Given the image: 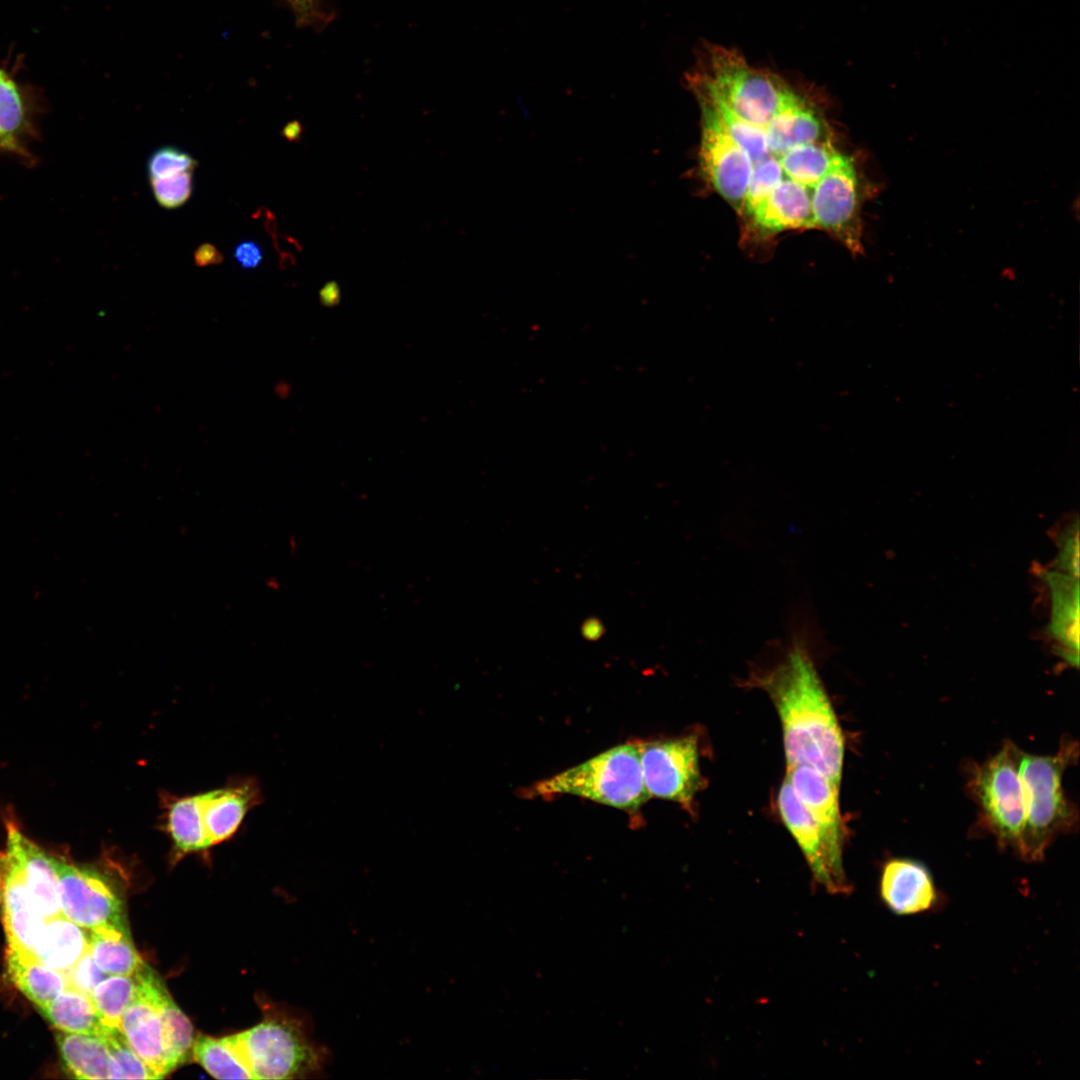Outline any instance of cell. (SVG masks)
Masks as SVG:
<instances>
[{"label":"cell","instance_id":"5bb4252c","mask_svg":"<svg viewBox=\"0 0 1080 1080\" xmlns=\"http://www.w3.org/2000/svg\"><path fill=\"white\" fill-rule=\"evenodd\" d=\"M39 96L0 67V150L24 161L33 157L28 146L38 137Z\"/></svg>","mask_w":1080,"mask_h":1080},{"label":"cell","instance_id":"836d02e7","mask_svg":"<svg viewBox=\"0 0 1080 1080\" xmlns=\"http://www.w3.org/2000/svg\"><path fill=\"white\" fill-rule=\"evenodd\" d=\"M197 164L189 153L173 146H164L151 154L147 168L150 178H165L193 171Z\"/></svg>","mask_w":1080,"mask_h":1080},{"label":"cell","instance_id":"44dd1931","mask_svg":"<svg viewBox=\"0 0 1080 1080\" xmlns=\"http://www.w3.org/2000/svg\"><path fill=\"white\" fill-rule=\"evenodd\" d=\"M88 950L89 930L60 914L46 920L33 955L45 966L65 974Z\"/></svg>","mask_w":1080,"mask_h":1080},{"label":"cell","instance_id":"ac0fdd59","mask_svg":"<svg viewBox=\"0 0 1080 1080\" xmlns=\"http://www.w3.org/2000/svg\"><path fill=\"white\" fill-rule=\"evenodd\" d=\"M202 794V818L210 846L229 840L248 811L261 801L254 779L244 778Z\"/></svg>","mask_w":1080,"mask_h":1080},{"label":"cell","instance_id":"cb8c5ba5","mask_svg":"<svg viewBox=\"0 0 1080 1080\" xmlns=\"http://www.w3.org/2000/svg\"><path fill=\"white\" fill-rule=\"evenodd\" d=\"M58 1051L65 1070L77 1079H109L110 1055L101 1036L56 1033Z\"/></svg>","mask_w":1080,"mask_h":1080},{"label":"cell","instance_id":"d6986e66","mask_svg":"<svg viewBox=\"0 0 1080 1080\" xmlns=\"http://www.w3.org/2000/svg\"><path fill=\"white\" fill-rule=\"evenodd\" d=\"M748 219L757 230L766 234L814 228L811 190L785 177Z\"/></svg>","mask_w":1080,"mask_h":1080},{"label":"cell","instance_id":"f1b7e54d","mask_svg":"<svg viewBox=\"0 0 1080 1080\" xmlns=\"http://www.w3.org/2000/svg\"><path fill=\"white\" fill-rule=\"evenodd\" d=\"M192 1054L210 1075L217 1079H253L252 1074L226 1038L199 1035Z\"/></svg>","mask_w":1080,"mask_h":1080},{"label":"cell","instance_id":"83f0119b","mask_svg":"<svg viewBox=\"0 0 1080 1080\" xmlns=\"http://www.w3.org/2000/svg\"><path fill=\"white\" fill-rule=\"evenodd\" d=\"M837 152L831 141L809 143L792 147L779 162L786 177L812 190Z\"/></svg>","mask_w":1080,"mask_h":1080},{"label":"cell","instance_id":"ffe728a7","mask_svg":"<svg viewBox=\"0 0 1080 1080\" xmlns=\"http://www.w3.org/2000/svg\"><path fill=\"white\" fill-rule=\"evenodd\" d=\"M1045 579L1051 593L1050 637L1057 643L1063 657L1078 665L1079 655V582L1078 578L1060 571H1048Z\"/></svg>","mask_w":1080,"mask_h":1080},{"label":"cell","instance_id":"f35d334b","mask_svg":"<svg viewBox=\"0 0 1080 1080\" xmlns=\"http://www.w3.org/2000/svg\"><path fill=\"white\" fill-rule=\"evenodd\" d=\"M316 0H290L297 16L304 21L312 15Z\"/></svg>","mask_w":1080,"mask_h":1080},{"label":"cell","instance_id":"3957f363","mask_svg":"<svg viewBox=\"0 0 1080 1080\" xmlns=\"http://www.w3.org/2000/svg\"><path fill=\"white\" fill-rule=\"evenodd\" d=\"M534 796L574 795L635 814L650 799L640 746L626 743L535 784Z\"/></svg>","mask_w":1080,"mask_h":1080},{"label":"cell","instance_id":"60d3db41","mask_svg":"<svg viewBox=\"0 0 1080 1080\" xmlns=\"http://www.w3.org/2000/svg\"><path fill=\"white\" fill-rule=\"evenodd\" d=\"M303 129L298 121H292L285 125L282 129V135L289 141H298L302 135Z\"/></svg>","mask_w":1080,"mask_h":1080},{"label":"cell","instance_id":"d4e9b609","mask_svg":"<svg viewBox=\"0 0 1080 1080\" xmlns=\"http://www.w3.org/2000/svg\"><path fill=\"white\" fill-rule=\"evenodd\" d=\"M89 953L107 975L133 976L145 964L128 928L89 930Z\"/></svg>","mask_w":1080,"mask_h":1080},{"label":"cell","instance_id":"4316f807","mask_svg":"<svg viewBox=\"0 0 1080 1080\" xmlns=\"http://www.w3.org/2000/svg\"><path fill=\"white\" fill-rule=\"evenodd\" d=\"M169 1072L187 1061L193 1046V1027L160 979L156 988Z\"/></svg>","mask_w":1080,"mask_h":1080},{"label":"cell","instance_id":"2e32d148","mask_svg":"<svg viewBox=\"0 0 1080 1080\" xmlns=\"http://www.w3.org/2000/svg\"><path fill=\"white\" fill-rule=\"evenodd\" d=\"M771 155L780 158L792 147L831 141L822 112L793 85L765 126Z\"/></svg>","mask_w":1080,"mask_h":1080},{"label":"cell","instance_id":"9a60e30c","mask_svg":"<svg viewBox=\"0 0 1080 1080\" xmlns=\"http://www.w3.org/2000/svg\"><path fill=\"white\" fill-rule=\"evenodd\" d=\"M5 848L14 859L38 910L46 919L61 914L58 877L51 855L23 833L12 815L5 817Z\"/></svg>","mask_w":1080,"mask_h":1080},{"label":"cell","instance_id":"1f68e13d","mask_svg":"<svg viewBox=\"0 0 1080 1080\" xmlns=\"http://www.w3.org/2000/svg\"><path fill=\"white\" fill-rule=\"evenodd\" d=\"M773 155L753 165L742 214L749 218L753 211L767 198L786 176Z\"/></svg>","mask_w":1080,"mask_h":1080},{"label":"cell","instance_id":"d6a6232c","mask_svg":"<svg viewBox=\"0 0 1080 1080\" xmlns=\"http://www.w3.org/2000/svg\"><path fill=\"white\" fill-rule=\"evenodd\" d=\"M153 195L158 204L166 209L184 205L193 190V173L185 171L165 178H150Z\"/></svg>","mask_w":1080,"mask_h":1080},{"label":"cell","instance_id":"52a82bcc","mask_svg":"<svg viewBox=\"0 0 1080 1080\" xmlns=\"http://www.w3.org/2000/svg\"><path fill=\"white\" fill-rule=\"evenodd\" d=\"M645 788L650 796L690 809L703 788L695 735L639 742Z\"/></svg>","mask_w":1080,"mask_h":1080},{"label":"cell","instance_id":"6da1fadb","mask_svg":"<svg viewBox=\"0 0 1080 1080\" xmlns=\"http://www.w3.org/2000/svg\"><path fill=\"white\" fill-rule=\"evenodd\" d=\"M816 627L808 615L792 616L784 638L769 643L777 656L751 671L779 715L787 767L808 765L840 785L844 737L815 661Z\"/></svg>","mask_w":1080,"mask_h":1080},{"label":"cell","instance_id":"8992f818","mask_svg":"<svg viewBox=\"0 0 1080 1080\" xmlns=\"http://www.w3.org/2000/svg\"><path fill=\"white\" fill-rule=\"evenodd\" d=\"M862 184L855 160L837 152L811 190L814 228L831 232L853 254L863 252Z\"/></svg>","mask_w":1080,"mask_h":1080},{"label":"cell","instance_id":"7c38bea8","mask_svg":"<svg viewBox=\"0 0 1080 1080\" xmlns=\"http://www.w3.org/2000/svg\"><path fill=\"white\" fill-rule=\"evenodd\" d=\"M879 896L887 909L898 916L934 912L944 900L924 864L900 857L891 858L883 865Z\"/></svg>","mask_w":1080,"mask_h":1080},{"label":"cell","instance_id":"f546056e","mask_svg":"<svg viewBox=\"0 0 1080 1080\" xmlns=\"http://www.w3.org/2000/svg\"><path fill=\"white\" fill-rule=\"evenodd\" d=\"M135 988L134 975H108L93 989L89 996L105 1026L119 1028Z\"/></svg>","mask_w":1080,"mask_h":1080},{"label":"cell","instance_id":"e0dca14e","mask_svg":"<svg viewBox=\"0 0 1080 1080\" xmlns=\"http://www.w3.org/2000/svg\"><path fill=\"white\" fill-rule=\"evenodd\" d=\"M786 778L830 845L842 853L845 832L839 806L840 785L808 765L787 767Z\"/></svg>","mask_w":1080,"mask_h":1080},{"label":"cell","instance_id":"7a4b0ae2","mask_svg":"<svg viewBox=\"0 0 1080 1080\" xmlns=\"http://www.w3.org/2000/svg\"><path fill=\"white\" fill-rule=\"evenodd\" d=\"M1078 759V744L1064 741L1054 755L1026 753L1016 747L1022 783L1025 817L1017 854L1030 862L1041 861L1052 841L1077 824V809L1066 798L1062 778Z\"/></svg>","mask_w":1080,"mask_h":1080},{"label":"cell","instance_id":"484cf974","mask_svg":"<svg viewBox=\"0 0 1080 1080\" xmlns=\"http://www.w3.org/2000/svg\"><path fill=\"white\" fill-rule=\"evenodd\" d=\"M40 1011L58 1031L102 1036L106 1028L90 996L69 986Z\"/></svg>","mask_w":1080,"mask_h":1080},{"label":"cell","instance_id":"277c9868","mask_svg":"<svg viewBox=\"0 0 1080 1080\" xmlns=\"http://www.w3.org/2000/svg\"><path fill=\"white\" fill-rule=\"evenodd\" d=\"M225 1038L257 1080L310 1077L322 1072L328 1060V1049L291 1017H270Z\"/></svg>","mask_w":1080,"mask_h":1080},{"label":"cell","instance_id":"5b68a950","mask_svg":"<svg viewBox=\"0 0 1080 1080\" xmlns=\"http://www.w3.org/2000/svg\"><path fill=\"white\" fill-rule=\"evenodd\" d=\"M969 786L984 826L1002 847H1010L1018 852L1025 804L1017 768L1016 746L1013 743L1005 744L993 757L977 766Z\"/></svg>","mask_w":1080,"mask_h":1080},{"label":"cell","instance_id":"ab89813d","mask_svg":"<svg viewBox=\"0 0 1080 1080\" xmlns=\"http://www.w3.org/2000/svg\"><path fill=\"white\" fill-rule=\"evenodd\" d=\"M321 301L326 305L335 304L339 299V288L336 282L327 283L320 292Z\"/></svg>","mask_w":1080,"mask_h":1080},{"label":"cell","instance_id":"4fadbf2b","mask_svg":"<svg viewBox=\"0 0 1080 1080\" xmlns=\"http://www.w3.org/2000/svg\"><path fill=\"white\" fill-rule=\"evenodd\" d=\"M0 915L7 947L33 955L47 919L34 904L5 847L0 850Z\"/></svg>","mask_w":1080,"mask_h":1080},{"label":"cell","instance_id":"8fae6325","mask_svg":"<svg viewBox=\"0 0 1080 1080\" xmlns=\"http://www.w3.org/2000/svg\"><path fill=\"white\" fill-rule=\"evenodd\" d=\"M136 988L124 1010L119 1030L133 1051L158 1079L169 1074L156 988L160 977L146 963L134 974Z\"/></svg>","mask_w":1080,"mask_h":1080},{"label":"cell","instance_id":"9c48e42d","mask_svg":"<svg viewBox=\"0 0 1080 1080\" xmlns=\"http://www.w3.org/2000/svg\"><path fill=\"white\" fill-rule=\"evenodd\" d=\"M61 914L87 930L128 928L122 901L97 870L52 856Z\"/></svg>","mask_w":1080,"mask_h":1080},{"label":"cell","instance_id":"30bf717a","mask_svg":"<svg viewBox=\"0 0 1080 1080\" xmlns=\"http://www.w3.org/2000/svg\"><path fill=\"white\" fill-rule=\"evenodd\" d=\"M777 805L781 819L800 847L816 883L830 894H848L852 886L845 875L842 853L830 845L786 777L778 791Z\"/></svg>","mask_w":1080,"mask_h":1080},{"label":"cell","instance_id":"ba28073f","mask_svg":"<svg viewBox=\"0 0 1080 1080\" xmlns=\"http://www.w3.org/2000/svg\"><path fill=\"white\" fill-rule=\"evenodd\" d=\"M693 94L701 111V169L715 191L741 215L753 164L732 139L712 103L699 93Z\"/></svg>","mask_w":1080,"mask_h":1080},{"label":"cell","instance_id":"e575fe53","mask_svg":"<svg viewBox=\"0 0 1080 1080\" xmlns=\"http://www.w3.org/2000/svg\"><path fill=\"white\" fill-rule=\"evenodd\" d=\"M1059 553L1056 558V570L1079 576V525L1076 519L1069 524L1059 535Z\"/></svg>","mask_w":1080,"mask_h":1080},{"label":"cell","instance_id":"4dcf8cb0","mask_svg":"<svg viewBox=\"0 0 1080 1080\" xmlns=\"http://www.w3.org/2000/svg\"><path fill=\"white\" fill-rule=\"evenodd\" d=\"M110 1055L109 1079H158L154 1071L133 1051L119 1028L107 1027L101 1036Z\"/></svg>","mask_w":1080,"mask_h":1080},{"label":"cell","instance_id":"603a6c76","mask_svg":"<svg viewBox=\"0 0 1080 1080\" xmlns=\"http://www.w3.org/2000/svg\"><path fill=\"white\" fill-rule=\"evenodd\" d=\"M6 968L11 981L28 1000L42 1009L68 987L64 973L53 970L32 954L9 948Z\"/></svg>","mask_w":1080,"mask_h":1080},{"label":"cell","instance_id":"d590c367","mask_svg":"<svg viewBox=\"0 0 1080 1080\" xmlns=\"http://www.w3.org/2000/svg\"><path fill=\"white\" fill-rule=\"evenodd\" d=\"M68 986L86 995H90L93 989L108 975L103 972L93 960L89 950L77 961V963L65 973Z\"/></svg>","mask_w":1080,"mask_h":1080},{"label":"cell","instance_id":"7402d4cb","mask_svg":"<svg viewBox=\"0 0 1080 1080\" xmlns=\"http://www.w3.org/2000/svg\"><path fill=\"white\" fill-rule=\"evenodd\" d=\"M163 827L172 840L174 850L181 855L211 848L202 818V794L187 796L165 795Z\"/></svg>","mask_w":1080,"mask_h":1080},{"label":"cell","instance_id":"74e56055","mask_svg":"<svg viewBox=\"0 0 1080 1080\" xmlns=\"http://www.w3.org/2000/svg\"><path fill=\"white\" fill-rule=\"evenodd\" d=\"M194 262L199 267L220 264L223 261L221 252L210 243L201 244L194 252Z\"/></svg>","mask_w":1080,"mask_h":1080},{"label":"cell","instance_id":"8d00e7d4","mask_svg":"<svg viewBox=\"0 0 1080 1080\" xmlns=\"http://www.w3.org/2000/svg\"><path fill=\"white\" fill-rule=\"evenodd\" d=\"M234 256L237 262L245 269L256 268L263 259L262 250L253 241L239 243L234 250Z\"/></svg>","mask_w":1080,"mask_h":1080}]
</instances>
